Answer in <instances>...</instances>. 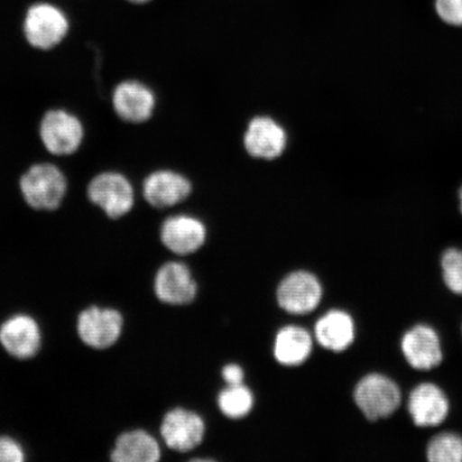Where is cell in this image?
Listing matches in <instances>:
<instances>
[{"label":"cell","mask_w":462,"mask_h":462,"mask_svg":"<svg viewBox=\"0 0 462 462\" xmlns=\"http://www.w3.org/2000/svg\"><path fill=\"white\" fill-rule=\"evenodd\" d=\"M19 188L23 199L33 210L55 211L67 198L69 182L60 167L42 162L23 173Z\"/></svg>","instance_id":"obj_1"},{"label":"cell","mask_w":462,"mask_h":462,"mask_svg":"<svg viewBox=\"0 0 462 462\" xmlns=\"http://www.w3.org/2000/svg\"><path fill=\"white\" fill-rule=\"evenodd\" d=\"M354 402L368 421L390 419L403 402L400 384L390 375L373 372L364 374L354 389Z\"/></svg>","instance_id":"obj_2"},{"label":"cell","mask_w":462,"mask_h":462,"mask_svg":"<svg viewBox=\"0 0 462 462\" xmlns=\"http://www.w3.org/2000/svg\"><path fill=\"white\" fill-rule=\"evenodd\" d=\"M39 137L51 155L70 157L82 147L85 126L82 120L68 109L51 108L40 120Z\"/></svg>","instance_id":"obj_3"},{"label":"cell","mask_w":462,"mask_h":462,"mask_svg":"<svg viewBox=\"0 0 462 462\" xmlns=\"http://www.w3.org/2000/svg\"><path fill=\"white\" fill-rule=\"evenodd\" d=\"M87 198L107 217L117 219L129 215L135 204L134 188L123 173H97L87 186Z\"/></svg>","instance_id":"obj_4"},{"label":"cell","mask_w":462,"mask_h":462,"mask_svg":"<svg viewBox=\"0 0 462 462\" xmlns=\"http://www.w3.org/2000/svg\"><path fill=\"white\" fill-rule=\"evenodd\" d=\"M400 348L404 362L417 372H431L444 361L441 335L429 323H417L404 331Z\"/></svg>","instance_id":"obj_5"},{"label":"cell","mask_w":462,"mask_h":462,"mask_svg":"<svg viewBox=\"0 0 462 462\" xmlns=\"http://www.w3.org/2000/svg\"><path fill=\"white\" fill-rule=\"evenodd\" d=\"M23 29L27 42L33 49L51 51L66 39L70 23L56 5L40 3L28 9Z\"/></svg>","instance_id":"obj_6"},{"label":"cell","mask_w":462,"mask_h":462,"mask_svg":"<svg viewBox=\"0 0 462 462\" xmlns=\"http://www.w3.org/2000/svg\"><path fill=\"white\" fill-rule=\"evenodd\" d=\"M406 408L410 420L419 429H437L449 417L450 401L440 385L425 381L410 391Z\"/></svg>","instance_id":"obj_7"},{"label":"cell","mask_w":462,"mask_h":462,"mask_svg":"<svg viewBox=\"0 0 462 462\" xmlns=\"http://www.w3.org/2000/svg\"><path fill=\"white\" fill-rule=\"evenodd\" d=\"M323 288L318 277L308 271H297L285 277L277 288V302L292 315H306L319 306Z\"/></svg>","instance_id":"obj_8"},{"label":"cell","mask_w":462,"mask_h":462,"mask_svg":"<svg viewBox=\"0 0 462 462\" xmlns=\"http://www.w3.org/2000/svg\"><path fill=\"white\" fill-rule=\"evenodd\" d=\"M124 318L118 310L91 306L79 314L78 333L82 342L94 349H107L123 333Z\"/></svg>","instance_id":"obj_9"},{"label":"cell","mask_w":462,"mask_h":462,"mask_svg":"<svg viewBox=\"0 0 462 462\" xmlns=\"http://www.w3.org/2000/svg\"><path fill=\"white\" fill-rule=\"evenodd\" d=\"M0 344L15 359H32L42 348V328L32 316L14 315L0 326Z\"/></svg>","instance_id":"obj_10"},{"label":"cell","mask_w":462,"mask_h":462,"mask_svg":"<svg viewBox=\"0 0 462 462\" xmlns=\"http://www.w3.org/2000/svg\"><path fill=\"white\" fill-rule=\"evenodd\" d=\"M112 103L115 113L121 120L137 125L152 118L155 96L147 85L138 80H125L116 86Z\"/></svg>","instance_id":"obj_11"},{"label":"cell","mask_w":462,"mask_h":462,"mask_svg":"<svg viewBox=\"0 0 462 462\" xmlns=\"http://www.w3.org/2000/svg\"><path fill=\"white\" fill-rule=\"evenodd\" d=\"M161 435L166 446L177 452H189L198 448L205 437L204 420L186 409H173L165 415Z\"/></svg>","instance_id":"obj_12"},{"label":"cell","mask_w":462,"mask_h":462,"mask_svg":"<svg viewBox=\"0 0 462 462\" xmlns=\"http://www.w3.org/2000/svg\"><path fill=\"white\" fill-rule=\"evenodd\" d=\"M154 291L163 303L186 305L194 301L198 285L186 264L171 262L162 265L159 270Z\"/></svg>","instance_id":"obj_13"},{"label":"cell","mask_w":462,"mask_h":462,"mask_svg":"<svg viewBox=\"0 0 462 462\" xmlns=\"http://www.w3.org/2000/svg\"><path fill=\"white\" fill-rule=\"evenodd\" d=\"M287 146V134L273 118H254L245 135V147L248 154L257 159L274 160L281 157Z\"/></svg>","instance_id":"obj_14"},{"label":"cell","mask_w":462,"mask_h":462,"mask_svg":"<svg viewBox=\"0 0 462 462\" xmlns=\"http://www.w3.org/2000/svg\"><path fill=\"white\" fill-rule=\"evenodd\" d=\"M315 338L328 351L344 352L356 342L355 318L344 310H331L319 318L315 325Z\"/></svg>","instance_id":"obj_15"},{"label":"cell","mask_w":462,"mask_h":462,"mask_svg":"<svg viewBox=\"0 0 462 462\" xmlns=\"http://www.w3.org/2000/svg\"><path fill=\"white\" fill-rule=\"evenodd\" d=\"M192 186L181 173L171 171H154L144 179L143 194L148 204L155 208H170L186 200Z\"/></svg>","instance_id":"obj_16"},{"label":"cell","mask_w":462,"mask_h":462,"mask_svg":"<svg viewBox=\"0 0 462 462\" xmlns=\"http://www.w3.org/2000/svg\"><path fill=\"white\" fill-rule=\"evenodd\" d=\"M207 236L205 225L199 218L176 216L167 218L161 229L163 245L178 255L198 252Z\"/></svg>","instance_id":"obj_17"},{"label":"cell","mask_w":462,"mask_h":462,"mask_svg":"<svg viewBox=\"0 0 462 462\" xmlns=\"http://www.w3.org/2000/svg\"><path fill=\"white\" fill-rule=\"evenodd\" d=\"M314 340L304 328L288 326L277 333L274 356L285 366H299L309 359L313 351Z\"/></svg>","instance_id":"obj_18"},{"label":"cell","mask_w":462,"mask_h":462,"mask_svg":"<svg viewBox=\"0 0 462 462\" xmlns=\"http://www.w3.org/2000/svg\"><path fill=\"white\" fill-rule=\"evenodd\" d=\"M161 448L155 439L144 430H132L119 436L112 450L115 462H157Z\"/></svg>","instance_id":"obj_19"},{"label":"cell","mask_w":462,"mask_h":462,"mask_svg":"<svg viewBox=\"0 0 462 462\" xmlns=\"http://www.w3.org/2000/svg\"><path fill=\"white\" fill-rule=\"evenodd\" d=\"M430 462H462V436L454 431H441L433 436L425 449Z\"/></svg>","instance_id":"obj_20"},{"label":"cell","mask_w":462,"mask_h":462,"mask_svg":"<svg viewBox=\"0 0 462 462\" xmlns=\"http://www.w3.org/2000/svg\"><path fill=\"white\" fill-rule=\"evenodd\" d=\"M217 402L225 417L239 420L251 412L254 396L244 384L228 386L219 394Z\"/></svg>","instance_id":"obj_21"},{"label":"cell","mask_w":462,"mask_h":462,"mask_svg":"<svg viewBox=\"0 0 462 462\" xmlns=\"http://www.w3.org/2000/svg\"><path fill=\"white\" fill-rule=\"evenodd\" d=\"M440 270L444 286L455 296L462 297V248H446L440 256Z\"/></svg>","instance_id":"obj_22"},{"label":"cell","mask_w":462,"mask_h":462,"mask_svg":"<svg viewBox=\"0 0 462 462\" xmlns=\"http://www.w3.org/2000/svg\"><path fill=\"white\" fill-rule=\"evenodd\" d=\"M435 9L444 24L462 27V0H435Z\"/></svg>","instance_id":"obj_23"},{"label":"cell","mask_w":462,"mask_h":462,"mask_svg":"<svg viewBox=\"0 0 462 462\" xmlns=\"http://www.w3.org/2000/svg\"><path fill=\"white\" fill-rule=\"evenodd\" d=\"M25 459V449L20 442L11 437H0V462H23Z\"/></svg>","instance_id":"obj_24"},{"label":"cell","mask_w":462,"mask_h":462,"mask_svg":"<svg viewBox=\"0 0 462 462\" xmlns=\"http://www.w3.org/2000/svg\"><path fill=\"white\" fill-rule=\"evenodd\" d=\"M222 374L225 383H226L228 386L244 384V369L239 365H236V364H229V365L225 366Z\"/></svg>","instance_id":"obj_25"},{"label":"cell","mask_w":462,"mask_h":462,"mask_svg":"<svg viewBox=\"0 0 462 462\" xmlns=\"http://www.w3.org/2000/svg\"><path fill=\"white\" fill-rule=\"evenodd\" d=\"M457 199H458V208H459L460 215L462 216V184L458 189Z\"/></svg>","instance_id":"obj_26"},{"label":"cell","mask_w":462,"mask_h":462,"mask_svg":"<svg viewBox=\"0 0 462 462\" xmlns=\"http://www.w3.org/2000/svg\"><path fill=\"white\" fill-rule=\"evenodd\" d=\"M129 2L134 4H144L150 2V0H129Z\"/></svg>","instance_id":"obj_27"},{"label":"cell","mask_w":462,"mask_h":462,"mask_svg":"<svg viewBox=\"0 0 462 462\" xmlns=\"http://www.w3.org/2000/svg\"><path fill=\"white\" fill-rule=\"evenodd\" d=\"M461 337H462V323H461Z\"/></svg>","instance_id":"obj_28"}]
</instances>
